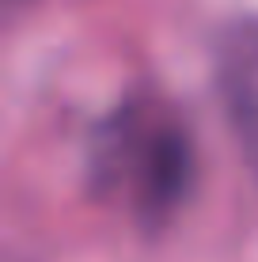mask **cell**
Returning <instances> with one entry per match:
<instances>
[{
  "label": "cell",
  "instance_id": "cell-1",
  "mask_svg": "<svg viewBox=\"0 0 258 262\" xmlns=\"http://www.w3.org/2000/svg\"><path fill=\"white\" fill-rule=\"evenodd\" d=\"M110 152L103 164L129 167V183L137 194V205L145 213H163L175 205L190 179V141L171 122L137 125L133 118H118V129L110 133Z\"/></svg>",
  "mask_w": 258,
  "mask_h": 262
},
{
  "label": "cell",
  "instance_id": "cell-2",
  "mask_svg": "<svg viewBox=\"0 0 258 262\" xmlns=\"http://www.w3.org/2000/svg\"><path fill=\"white\" fill-rule=\"evenodd\" d=\"M213 88L239 156L258 183V15H232L217 27Z\"/></svg>",
  "mask_w": 258,
  "mask_h": 262
}]
</instances>
